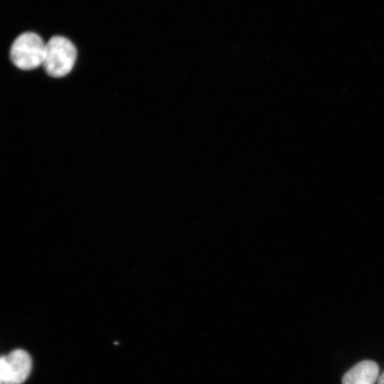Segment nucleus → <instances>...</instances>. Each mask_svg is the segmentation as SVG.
I'll list each match as a JSON object with an SVG mask.
<instances>
[{
	"instance_id": "20e7f679",
	"label": "nucleus",
	"mask_w": 384,
	"mask_h": 384,
	"mask_svg": "<svg viewBox=\"0 0 384 384\" xmlns=\"http://www.w3.org/2000/svg\"><path fill=\"white\" fill-rule=\"evenodd\" d=\"M379 373L378 365L370 360L363 361L351 369L343 376L342 384H375Z\"/></svg>"
},
{
	"instance_id": "f257e3e1",
	"label": "nucleus",
	"mask_w": 384,
	"mask_h": 384,
	"mask_svg": "<svg viewBox=\"0 0 384 384\" xmlns=\"http://www.w3.org/2000/svg\"><path fill=\"white\" fill-rule=\"evenodd\" d=\"M77 50L73 43L63 36H53L46 43L43 66L51 77L60 78L73 69Z\"/></svg>"
},
{
	"instance_id": "f03ea898",
	"label": "nucleus",
	"mask_w": 384,
	"mask_h": 384,
	"mask_svg": "<svg viewBox=\"0 0 384 384\" xmlns=\"http://www.w3.org/2000/svg\"><path fill=\"white\" fill-rule=\"evenodd\" d=\"M46 44L38 34L23 33L15 39L11 47V60L19 69H35L43 65Z\"/></svg>"
},
{
	"instance_id": "39448f33",
	"label": "nucleus",
	"mask_w": 384,
	"mask_h": 384,
	"mask_svg": "<svg viewBox=\"0 0 384 384\" xmlns=\"http://www.w3.org/2000/svg\"><path fill=\"white\" fill-rule=\"evenodd\" d=\"M378 384H384V372L378 377Z\"/></svg>"
},
{
	"instance_id": "7ed1b4c3",
	"label": "nucleus",
	"mask_w": 384,
	"mask_h": 384,
	"mask_svg": "<svg viewBox=\"0 0 384 384\" xmlns=\"http://www.w3.org/2000/svg\"><path fill=\"white\" fill-rule=\"evenodd\" d=\"M32 366L29 354L16 349L0 359L1 384H21L28 377Z\"/></svg>"
}]
</instances>
